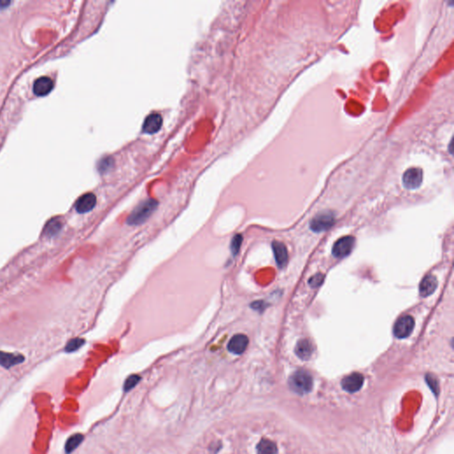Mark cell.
<instances>
[{"label": "cell", "mask_w": 454, "mask_h": 454, "mask_svg": "<svg viewBox=\"0 0 454 454\" xmlns=\"http://www.w3.org/2000/svg\"><path fill=\"white\" fill-rule=\"evenodd\" d=\"M158 202L155 199H147L139 203L129 218H127V224L129 225H140L148 219L151 215L157 210Z\"/></svg>", "instance_id": "1"}, {"label": "cell", "mask_w": 454, "mask_h": 454, "mask_svg": "<svg viewBox=\"0 0 454 454\" xmlns=\"http://www.w3.org/2000/svg\"><path fill=\"white\" fill-rule=\"evenodd\" d=\"M288 384L295 393L305 395L313 389V377L307 371L298 370L290 376Z\"/></svg>", "instance_id": "2"}, {"label": "cell", "mask_w": 454, "mask_h": 454, "mask_svg": "<svg viewBox=\"0 0 454 454\" xmlns=\"http://www.w3.org/2000/svg\"><path fill=\"white\" fill-rule=\"evenodd\" d=\"M335 224V215L331 211H326L317 215L310 223V227L315 233L325 232Z\"/></svg>", "instance_id": "3"}, {"label": "cell", "mask_w": 454, "mask_h": 454, "mask_svg": "<svg viewBox=\"0 0 454 454\" xmlns=\"http://www.w3.org/2000/svg\"><path fill=\"white\" fill-rule=\"evenodd\" d=\"M414 328V320L412 316L405 315L399 318L394 326V336L398 339L408 337Z\"/></svg>", "instance_id": "4"}, {"label": "cell", "mask_w": 454, "mask_h": 454, "mask_svg": "<svg viewBox=\"0 0 454 454\" xmlns=\"http://www.w3.org/2000/svg\"><path fill=\"white\" fill-rule=\"evenodd\" d=\"M403 185L408 190H415L420 187L423 180V172L421 169L410 168L403 174Z\"/></svg>", "instance_id": "5"}, {"label": "cell", "mask_w": 454, "mask_h": 454, "mask_svg": "<svg viewBox=\"0 0 454 454\" xmlns=\"http://www.w3.org/2000/svg\"><path fill=\"white\" fill-rule=\"evenodd\" d=\"M354 243L355 240L352 236L341 238L336 241L333 247V255L336 256V258H343L347 256L354 248Z\"/></svg>", "instance_id": "6"}, {"label": "cell", "mask_w": 454, "mask_h": 454, "mask_svg": "<svg viewBox=\"0 0 454 454\" xmlns=\"http://www.w3.org/2000/svg\"><path fill=\"white\" fill-rule=\"evenodd\" d=\"M364 376L359 373L350 374L342 381L343 389L349 393H354L362 388Z\"/></svg>", "instance_id": "7"}, {"label": "cell", "mask_w": 454, "mask_h": 454, "mask_svg": "<svg viewBox=\"0 0 454 454\" xmlns=\"http://www.w3.org/2000/svg\"><path fill=\"white\" fill-rule=\"evenodd\" d=\"M248 345V336L242 335V334H238V335L233 336L232 339L230 340L229 344L227 345V349L233 354L241 355L246 351Z\"/></svg>", "instance_id": "8"}, {"label": "cell", "mask_w": 454, "mask_h": 454, "mask_svg": "<svg viewBox=\"0 0 454 454\" xmlns=\"http://www.w3.org/2000/svg\"><path fill=\"white\" fill-rule=\"evenodd\" d=\"M163 126V117L160 114L154 113L146 116L143 123V131L146 134H155L160 130Z\"/></svg>", "instance_id": "9"}, {"label": "cell", "mask_w": 454, "mask_h": 454, "mask_svg": "<svg viewBox=\"0 0 454 454\" xmlns=\"http://www.w3.org/2000/svg\"><path fill=\"white\" fill-rule=\"evenodd\" d=\"M97 203V198L95 195L92 193H88L82 195L80 198L77 200L76 203V210L80 214L87 213L89 211L93 210Z\"/></svg>", "instance_id": "10"}, {"label": "cell", "mask_w": 454, "mask_h": 454, "mask_svg": "<svg viewBox=\"0 0 454 454\" xmlns=\"http://www.w3.org/2000/svg\"><path fill=\"white\" fill-rule=\"evenodd\" d=\"M272 250L274 254L276 263L279 265V268L286 266L287 260H288V253L285 244H283L280 241H273L272 242Z\"/></svg>", "instance_id": "11"}, {"label": "cell", "mask_w": 454, "mask_h": 454, "mask_svg": "<svg viewBox=\"0 0 454 454\" xmlns=\"http://www.w3.org/2000/svg\"><path fill=\"white\" fill-rule=\"evenodd\" d=\"M54 88V82L47 77H40L35 81L33 86V92L35 94L39 97L46 96L51 92Z\"/></svg>", "instance_id": "12"}, {"label": "cell", "mask_w": 454, "mask_h": 454, "mask_svg": "<svg viewBox=\"0 0 454 454\" xmlns=\"http://www.w3.org/2000/svg\"><path fill=\"white\" fill-rule=\"evenodd\" d=\"M437 287V279L434 275H427L420 284V294L423 297L429 296Z\"/></svg>", "instance_id": "13"}, {"label": "cell", "mask_w": 454, "mask_h": 454, "mask_svg": "<svg viewBox=\"0 0 454 454\" xmlns=\"http://www.w3.org/2000/svg\"><path fill=\"white\" fill-rule=\"evenodd\" d=\"M294 351H295V354L300 359L302 360H307L313 355V344H311V342L308 340H300L295 346Z\"/></svg>", "instance_id": "14"}, {"label": "cell", "mask_w": 454, "mask_h": 454, "mask_svg": "<svg viewBox=\"0 0 454 454\" xmlns=\"http://www.w3.org/2000/svg\"><path fill=\"white\" fill-rule=\"evenodd\" d=\"M24 358L20 354H12L0 351V366L10 368L16 365L23 363Z\"/></svg>", "instance_id": "15"}, {"label": "cell", "mask_w": 454, "mask_h": 454, "mask_svg": "<svg viewBox=\"0 0 454 454\" xmlns=\"http://www.w3.org/2000/svg\"><path fill=\"white\" fill-rule=\"evenodd\" d=\"M256 451L257 454H276L278 450L276 444L272 441L268 439H263L257 444Z\"/></svg>", "instance_id": "16"}, {"label": "cell", "mask_w": 454, "mask_h": 454, "mask_svg": "<svg viewBox=\"0 0 454 454\" xmlns=\"http://www.w3.org/2000/svg\"><path fill=\"white\" fill-rule=\"evenodd\" d=\"M62 227V222L59 218H53L50 220L44 230V234L47 237L55 236Z\"/></svg>", "instance_id": "17"}, {"label": "cell", "mask_w": 454, "mask_h": 454, "mask_svg": "<svg viewBox=\"0 0 454 454\" xmlns=\"http://www.w3.org/2000/svg\"><path fill=\"white\" fill-rule=\"evenodd\" d=\"M84 436L80 434H76L72 435L71 437H69V440L66 443L65 450L67 453H70L71 451L75 450L83 441Z\"/></svg>", "instance_id": "18"}, {"label": "cell", "mask_w": 454, "mask_h": 454, "mask_svg": "<svg viewBox=\"0 0 454 454\" xmlns=\"http://www.w3.org/2000/svg\"><path fill=\"white\" fill-rule=\"evenodd\" d=\"M242 241H243V238L241 234H236L233 237V240L231 241V247H230L233 256H236L239 254Z\"/></svg>", "instance_id": "19"}, {"label": "cell", "mask_w": 454, "mask_h": 454, "mask_svg": "<svg viewBox=\"0 0 454 454\" xmlns=\"http://www.w3.org/2000/svg\"><path fill=\"white\" fill-rule=\"evenodd\" d=\"M84 344V340L81 339V338H75V339H72L71 341H69L68 344H67V346H66V351L67 352H73V351H76L79 349V348L82 347Z\"/></svg>", "instance_id": "20"}, {"label": "cell", "mask_w": 454, "mask_h": 454, "mask_svg": "<svg viewBox=\"0 0 454 454\" xmlns=\"http://www.w3.org/2000/svg\"><path fill=\"white\" fill-rule=\"evenodd\" d=\"M140 381V377L138 375H130V377L126 380L125 384H124V390L129 391L130 389H133L135 386L137 385L138 382Z\"/></svg>", "instance_id": "21"}, {"label": "cell", "mask_w": 454, "mask_h": 454, "mask_svg": "<svg viewBox=\"0 0 454 454\" xmlns=\"http://www.w3.org/2000/svg\"><path fill=\"white\" fill-rule=\"evenodd\" d=\"M112 165H113V161H112L111 157L104 158V159L99 162V171L100 172H107L111 168Z\"/></svg>", "instance_id": "22"}, {"label": "cell", "mask_w": 454, "mask_h": 454, "mask_svg": "<svg viewBox=\"0 0 454 454\" xmlns=\"http://www.w3.org/2000/svg\"><path fill=\"white\" fill-rule=\"evenodd\" d=\"M323 280H324V276H323V275L321 274V273L314 275L313 277H312V278L310 279V286L313 287V288L318 287V286H321V284L323 283Z\"/></svg>", "instance_id": "23"}, {"label": "cell", "mask_w": 454, "mask_h": 454, "mask_svg": "<svg viewBox=\"0 0 454 454\" xmlns=\"http://www.w3.org/2000/svg\"><path fill=\"white\" fill-rule=\"evenodd\" d=\"M251 308L255 311H257L259 313H262L263 310L266 308V304L263 301H256L251 304Z\"/></svg>", "instance_id": "24"}, {"label": "cell", "mask_w": 454, "mask_h": 454, "mask_svg": "<svg viewBox=\"0 0 454 454\" xmlns=\"http://www.w3.org/2000/svg\"><path fill=\"white\" fill-rule=\"evenodd\" d=\"M426 380H427L428 385L431 387L432 390H433V391H435V392H436V391H437V389H438V384H437V382H436V380H435V377H434V376H432V375H427Z\"/></svg>", "instance_id": "25"}, {"label": "cell", "mask_w": 454, "mask_h": 454, "mask_svg": "<svg viewBox=\"0 0 454 454\" xmlns=\"http://www.w3.org/2000/svg\"><path fill=\"white\" fill-rule=\"evenodd\" d=\"M11 4V2L9 1H4V0H0V10L8 8L9 5Z\"/></svg>", "instance_id": "26"}]
</instances>
